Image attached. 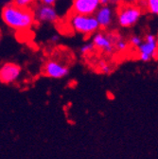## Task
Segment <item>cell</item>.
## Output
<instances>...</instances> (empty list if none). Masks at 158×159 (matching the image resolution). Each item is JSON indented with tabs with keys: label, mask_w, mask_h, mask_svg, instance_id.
I'll use <instances>...</instances> for the list:
<instances>
[{
	"label": "cell",
	"mask_w": 158,
	"mask_h": 159,
	"mask_svg": "<svg viewBox=\"0 0 158 159\" xmlns=\"http://www.w3.org/2000/svg\"><path fill=\"white\" fill-rule=\"evenodd\" d=\"M94 15L100 24L101 30H107L113 25L115 16H116V11H115L114 8L110 5L101 6Z\"/></svg>",
	"instance_id": "8"
},
{
	"label": "cell",
	"mask_w": 158,
	"mask_h": 159,
	"mask_svg": "<svg viewBox=\"0 0 158 159\" xmlns=\"http://www.w3.org/2000/svg\"><path fill=\"white\" fill-rule=\"evenodd\" d=\"M97 68L98 71H101L102 73H104V74H109L112 72V66L106 63L105 61H100L97 63Z\"/></svg>",
	"instance_id": "13"
},
{
	"label": "cell",
	"mask_w": 158,
	"mask_h": 159,
	"mask_svg": "<svg viewBox=\"0 0 158 159\" xmlns=\"http://www.w3.org/2000/svg\"><path fill=\"white\" fill-rule=\"evenodd\" d=\"M95 48H96V47H95L94 43L93 42H88V43L82 46L80 51H81V53L83 55H88V54L92 53L95 50Z\"/></svg>",
	"instance_id": "14"
},
{
	"label": "cell",
	"mask_w": 158,
	"mask_h": 159,
	"mask_svg": "<svg viewBox=\"0 0 158 159\" xmlns=\"http://www.w3.org/2000/svg\"><path fill=\"white\" fill-rule=\"evenodd\" d=\"M44 73L52 79H63L68 75L69 68L60 62L55 61V60H49L44 66Z\"/></svg>",
	"instance_id": "10"
},
{
	"label": "cell",
	"mask_w": 158,
	"mask_h": 159,
	"mask_svg": "<svg viewBox=\"0 0 158 159\" xmlns=\"http://www.w3.org/2000/svg\"><path fill=\"white\" fill-rule=\"evenodd\" d=\"M115 11L117 24L125 29L133 27L143 14V9L138 4H128L125 2L118 5Z\"/></svg>",
	"instance_id": "2"
},
{
	"label": "cell",
	"mask_w": 158,
	"mask_h": 159,
	"mask_svg": "<svg viewBox=\"0 0 158 159\" xmlns=\"http://www.w3.org/2000/svg\"><path fill=\"white\" fill-rule=\"evenodd\" d=\"M101 3H102V6H107V5H111L109 0H101Z\"/></svg>",
	"instance_id": "21"
},
{
	"label": "cell",
	"mask_w": 158,
	"mask_h": 159,
	"mask_svg": "<svg viewBox=\"0 0 158 159\" xmlns=\"http://www.w3.org/2000/svg\"><path fill=\"white\" fill-rule=\"evenodd\" d=\"M56 1H57V0H40V2H42L44 4H47V5H51V6H54Z\"/></svg>",
	"instance_id": "18"
},
{
	"label": "cell",
	"mask_w": 158,
	"mask_h": 159,
	"mask_svg": "<svg viewBox=\"0 0 158 159\" xmlns=\"http://www.w3.org/2000/svg\"><path fill=\"white\" fill-rule=\"evenodd\" d=\"M143 40H144V38H142V37L139 36V35H132V36L130 37L129 42H130V44H131L133 47L138 48H139V47L141 46V44L143 43Z\"/></svg>",
	"instance_id": "15"
},
{
	"label": "cell",
	"mask_w": 158,
	"mask_h": 159,
	"mask_svg": "<svg viewBox=\"0 0 158 159\" xmlns=\"http://www.w3.org/2000/svg\"><path fill=\"white\" fill-rule=\"evenodd\" d=\"M138 49V59L141 62L147 63L156 59L158 54V38L151 33L145 35L143 43L137 48Z\"/></svg>",
	"instance_id": "4"
},
{
	"label": "cell",
	"mask_w": 158,
	"mask_h": 159,
	"mask_svg": "<svg viewBox=\"0 0 158 159\" xmlns=\"http://www.w3.org/2000/svg\"><path fill=\"white\" fill-rule=\"evenodd\" d=\"M3 22L11 29L24 31L29 30L34 24L35 16L30 8H23L13 3L6 5L1 12Z\"/></svg>",
	"instance_id": "1"
},
{
	"label": "cell",
	"mask_w": 158,
	"mask_h": 159,
	"mask_svg": "<svg viewBox=\"0 0 158 159\" xmlns=\"http://www.w3.org/2000/svg\"><path fill=\"white\" fill-rule=\"evenodd\" d=\"M59 40H60V35L59 34H54L50 37L51 43H57V42H59Z\"/></svg>",
	"instance_id": "17"
},
{
	"label": "cell",
	"mask_w": 158,
	"mask_h": 159,
	"mask_svg": "<svg viewBox=\"0 0 158 159\" xmlns=\"http://www.w3.org/2000/svg\"><path fill=\"white\" fill-rule=\"evenodd\" d=\"M33 12L35 20L39 23H56L59 15L54 6L47 5L42 2L33 6Z\"/></svg>",
	"instance_id": "6"
},
{
	"label": "cell",
	"mask_w": 158,
	"mask_h": 159,
	"mask_svg": "<svg viewBox=\"0 0 158 159\" xmlns=\"http://www.w3.org/2000/svg\"><path fill=\"white\" fill-rule=\"evenodd\" d=\"M142 0H124L125 3H128V4H139Z\"/></svg>",
	"instance_id": "19"
},
{
	"label": "cell",
	"mask_w": 158,
	"mask_h": 159,
	"mask_svg": "<svg viewBox=\"0 0 158 159\" xmlns=\"http://www.w3.org/2000/svg\"><path fill=\"white\" fill-rule=\"evenodd\" d=\"M21 67L13 63H5L0 69V81L2 84H9L16 82L20 77Z\"/></svg>",
	"instance_id": "9"
},
{
	"label": "cell",
	"mask_w": 158,
	"mask_h": 159,
	"mask_svg": "<svg viewBox=\"0 0 158 159\" xmlns=\"http://www.w3.org/2000/svg\"><path fill=\"white\" fill-rule=\"evenodd\" d=\"M110 3L113 4V5H120L121 4L122 2H124V0H109Z\"/></svg>",
	"instance_id": "20"
},
{
	"label": "cell",
	"mask_w": 158,
	"mask_h": 159,
	"mask_svg": "<svg viewBox=\"0 0 158 159\" xmlns=\"http://www.w3.org/2000/svg\"><path fill=\"white\" fill-rule=\"evenodd\" d=\"M120 37V35L114 33L97 32L93 36L92 42L94 43L97 49H100L101 51L107 54H111L115 49V45Z\"/></svg>",
	"instance_id": "5"
},
{
	"label": "cell",
	"mask_w": 158,
	"mask_h": 159,
	"mask_svg": "<svg viewBox=\"0 0 158 159\" xmlns=\"http://www.w3.org/2000/svg\"><path fill=\"white\" fill-rule=\"evenodd\" d=\"M101 6V0H73L71 11L73 13L94 15Z\"/></svg>",
	"instance_id": "7"
},
{
	"label": "cell",
	"mask_w": 158,
	"mask_h": 159,
	"mask_svg": "<svg viewBox=\"0 0 158 159\" xmlns=\"http://www.w3.org/2000/svg\"><path fill=\"white\" fill-rule=\"evenodd\" d=\"M142 9H145L148 12L158 15V0H142L138 4Z\"/></svg>",
	"instance_id": "11"
},
{
	"label": "cell",
	"mask_w": 158,
	"mask_h": 159,
	"mask_svg": "<svg viewBox=\"0 0 158 159\" xmlns=\"http://www.w3.org/2000/svg\"><path fill=\"white\" fill-rule=\"evenodd\" d=\"M37 0H12V3L16 6L23 8H31L36 4Z\"/></svg>",
	"instance_id": "12"
},
{
	"label": "cell",
	"mask_w": 158,
	"mask_h": 159,
	"mask_svg": "<svg viewBox=\"0 0 158 159\" xmlns=\"http://www.w3.org/2000/svg\"><path fill=\"white\" fill-rule=\"evenodd\" d=\"M69 24L71 28L78 33L90 36L101 30L100 24L95 15L73 13L70 16Z\"/></svg>",
	"instance_id": "3"
},
{
	"label": "cell",
	"mask_w": 158,
	"mask_h": 159,
	"mask_svg": "<svg viewBox=\"0 0 158 159\" xmlns=\"http://www.w3.org/2000/svg\"><path fill=\"white\" fill-rule=\"evenodd\" d=\"M115 49L118 50V51H124V50H126L127 48H128V43L125 41V40H124L123 38L120 37V39L117 40L116 43H115Z\"/></svg>",
	"instance_id": "16"
}]
</instances>
